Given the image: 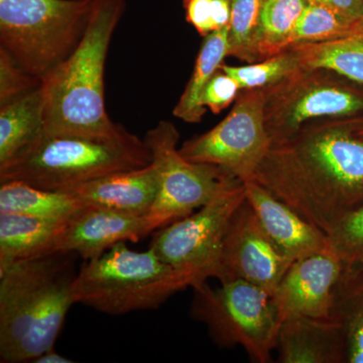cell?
Returning a JSON list of instances; mask_svg holds the SVG:
<instances>
[{"instance_id": "29", "label": "cell", "mask_w": 363, "mask_h": 363, "mask_svg": "<svg viewBox=\"0 0 363 363\" xmlns=\"http://www.w3.org/2000/svg\"><path fill=\"white\" fill-rule=\"evenodd\" d=\"M186 20L202 37L230 26L233 0H183Z\"/></svg>"}, {"instance_id": "2", "label": "cell", "mask_w": 363, "mask_h": 363, "mask_svg": "<svg viewBox=\"0 0 363 363\" xmlns=\"http://www.w3.org/2000/svg\"><path fill=\"white\" fill-rule=\"evenodd\" d=\"M77 257L55 252L0 269V362H33L54 348L75 304Z\"/></svg>"}, {"instance_id": "23", "label": "cell", "mask_w": 363, "mask_h": 363, "mask_svg": "<svg viewBox=\"0 0 363 363\" xmlns=\"http://www.w3.org/2000/svg\"><path fill=\"white\" fill-rule=\"evenodd\" d=\"M228 33L229 28H224L204 38L192 76L174 108L173 114L177 118L187 123H199L202 121L207 111L201 104L203 90L228 57Z\"/></svg>"}, {"instance_id": "13", "label": "cell", "mask_w": 363, "mask_h": 363, "mask_svg": "<svg viewBox=\"0 0 363 363\" xmlns=\"http://www.w3.org/2000/svg\"><path fill=\"white\" fill-rule=\"evenodd\" d=\"M344 262L330 247L295 260L274 291L281 321L295 317L332 318L334 292Z\"/></svg>"}, {"instance_id": "5", "label": "cell", "mask_w": 363, "mask_h": 363, "mask_svg": "<svg viewBox=\"0 0 363 363\" xmlns=\"http://www.w3.org/2000/svg\"><path fill=\"white\" fill-rule=\"evenodd\" d=\"M207 279L202 272L164 262L152 247L135 252L121 242L86 260L74 281L73 298L75 304L118 316L157 309L176 293Z\"/></svg>"}, {"instance_id": "17", "label": "cell", "mask_w": 363, "mask_h": 363, "mask_svg": "<svg viewBox=\"0 0 363 363\" xmlns=\"http://www.w3.org/2000/svg\"><path fill=\"white\" fill-rule=\"evenodd\" d=\"M159 182L154 164L116 172L67 190L87 206L104 208L123 213L150 214Z\"/></svg>"}, {"instance_id": "3", "label": "cell", "mask_w": 363, "mask_h": 363, "mask_svg": "<svg viewBox=\"0 0 363 363\" xmlns=\"http://www.w3.org/2000/svg\"><path fill=\"white\" fill-rule=\"evenodd\" d=\"M125 6V0H93L89 23L77 48L42 81L44 135L104 138L121 128L105 109L104 70Z\"/></svg>"}, {"instance_id": "15", "label": "cell", "mask_w": 363, "mask_h": 363, "mask_svg": "<svg viewBox=\"0 0 363 363\" xmlns=\"http://www.w3.org/2000/svg\"><path fill=\"white\" fill-rule=\"evenodd\" d=\"M245 183L247 201L262 228L289 262L308 257L328 247L323 231L303 218L257 182Z\"/></svg>"}, {"instance_id": "14", "label": "cell", "mask_w": 363, "mask_h": 363, "mask_svg": "<svg viewBox=\"0 0 363 363\" xmlns=\"http://www.w3.org/2000/svg\"><path fill=\"white\" fill-rule=\"evenodd\" d=\"M166 226L160 217L123 213L85 206L68 223L57 241L55 252H72L90 260L121 242H138Z\"/></svg>"}, {"instance_id": "7", "label": "cell", "mask_w": 363, "mask_h": 363, "mask_svg": "<svg viewBox=\"0 0 363 363\" xmlns=\"http://www.w3.org/2000/svg\"><path fill=\"white\" fill-rule=\"evenodd\" d=\"M219 283L193 286L192 317L206 325L221 347L241 346L255 362H271L281 323L274 297L243 279Z\"/></svg>"}, {"instance_id": "21", "label": "cell", "mask_w": 363, "mask_h": 363, "mask_svg": "<svg viewBox=\"0 0 363 363\" xmlns=\"http://www.w3.org/2000/svg\"><path fill=\"white\" fill-rule=\"evenodd\" d=\"M288 49L303 68L327 69L363 86V25L340 39L298 43Z\"/></svg>"}, {"instance_id": "8", "label": "cell", "mask_w": 363, "mask_h": 363, "mask_svg": "<svg viewBox=\"0 0 363 363\" xmlns=\"http://www.w3.org/2000/svg\"><path fill=\"white\" fill-rule=\"evenodd\" d=\"M335 72L300 67L262 88L264 118L272 143L285 140L306 124L363 116V90Z\"/></svg>"}, {"instance_id": "33", "label": "cell", "mask_w": 363, "mask_h": 363, "mask_svg": "<svg viewBox=\"0 0 363 363\" xmlns=\"http://www.w3.org/2000/svg\"><path fill=\"white\" fill-rule=\"evenodd\" d=\"M35 363H71L74 362L70 358L63 357V355L59 354L55 351L54 348L52 350L45 351L39 357L35 358L33 360Z\"/></svg>"}, {"instance_id": "12", "label": "cell", "mask_w": 363, "mask_h": 363, "mask_svg": "<svg viewBox=\"0 0 363 363\" xmlns=\"http://www.w3.org/2000/svg\"><path fill=\"white\" fill-rule=\"evenodd\" d=\"M291 264L245 200L227 229L215 279L219 281L243 279L274 296Z\"/></svg>"}, {"instance_id": "34", "label": "cell", "mask_w": 363, "mask_h": 363, "mask_svg": "<svg viewBox=\"0 0 363 363\" xmlns=\"http://www.w3.org/2000/svg\"><path fill=\"white\" fill-rule=\"evenodd\" d=\"M348 128L352 130L354 135L363 138V116L351 117V118H343Z\"/></svg>"}, {"instance_id": "32", "label": "cell", "mask_w": 363, "mask_h": 363, "mask_svg": "<svg viewBox=\"0 0 363 363\" xmlns=\"http://www.w3.org/2000/svg\"><path fill=\"white\" fill-rule=\"evenodd\" d=\"M310 4L330 7L355 21L363 20V0H307Z\"/></svg>"}, {"instance_id": "16", "label": "cell", "mask_w": 363, "mask_h": 363, "mask_svg": "<svg viewBox=\"0 0 363 363\" xmlns=\"http://www.w3.org/2000/svg\"><path fill=\"white\" fill-rule=\"evenodd\" d=\"M276 350L281 363L347 362L343 328L333 317L285 320L279 326Z\"/></svg>"}, {"instance_id": "27", "label": "cell", "mask_w": 363, "mask_h": 363, "mask_svg": "<svg viewBox=\"0 0 363 363\" xmlns=\"http://www.w3.org/2000/svg\"><path fill=\"white\" fill-rule=\"evenodd\" d=\"M264 0H233L228 33V56L255 63L252 52L253 35Z\"/></svg>"}, {"instance_id": "30", "label": "cell", "mask_w": 363, "mask_h": 363, "mask_svg": "<svg viewBox=\"0 0 363 363\" xmlns=\"http://www.w3.org/2000/svg\"><path fill=\"white\" fill-rule=\"evenodd\" d=\"M42 85L30 75L6 50L0 47V105L23 96Z\"/></svg>"}, {"instance_id": "4", "label": "cell", "mask_w": 363, "mask_h": 363, "mask_svg": "<svg viewBox=\"0 0 363 363\" xmlns=\"http://www.w3.org/2000/svg\"><path fill=\"white\" fill-rule=\"evenodd\" d=\"M150 164L145 140L123 125L104 138L43 135L0 164V183L23 182L45 190L67 191L100 177Z\"/></svg>"}, {"instance_id": "24", "label": "cell", "mask_w": 363, "mask_h": 363, "mask_svg": "<svg viewBox=\"0 0 363 363\" xmlns=\"http://www.w3.org/2000/svg\"><path fill=\"white\" fill-rule=\"evenodd\" d=\"M307 4V0H264L253 35L255 62L271 58L290 47L294 30Z\"/></svg>"}, {"instance_id": "1", "label": "cell", "mask_w": 363, "mask_h": 363, "mask_svg": "<svg viewBox=\"0 0 363 363\" xmlns=\"http://www.w3.org/2000/svg\"><path fill=\"white\" fill-rule=\"evenodd\" d=\"M250 180L327 235L363 205V138L344 119L306 124L272 143Z\"/></svg>"}, {"instance_id": "10", "label": "cell", "mask_w": 363, "mask_h": 363, "mask_svg": "<svg viewBox=\"0 0 363 363\" xmlns=\"http://www.w3.org/2000/svg\"><path fill=\"white\" fill-rule=\"evenodd\" d=\"M272 142L264 125L262 89L240 90L230 113L180 147L188 161L219 167L242 182L252 178Z\"/></svg>"}, {"instance_id": "28", "label": "cell", "mask_w": 363, "mask_h": 363, "mask_svg": "<svg viewBox=\"0 0 363 363\" xmlns=\"http://www.w3.org/2000/svg\"><path fill=\"white\" fill-rule=\"evenodd\" d=\"M328 247L344 264L363 260V205L352 210L327 234Z\"/></svg>"}, {"instance_id": "18", "label": "cell", "mask_w": 363, "mask_h": 363, "mask_svg": "<svg viewBox=\"0 0 363 363\" xmlns=\"http://www.w3.org/2000/svg\"><path fill=\"white\" fill-rule=\"evenodd\" d=\"M67 223L0 212V269L55 252Z\"/></svg>"}, {"instance_id": "20", "label": "cell", "mask_w": 363, "mask_h": 363, "mask_svg": "<svg viewBox=\"0 0 363 363\" xmlns=\"http://www.w3.org/2000/svg\"><path fill=\"white\" fill-rule=\"evenodd\" d=\"M85 206L78 197L66 191L45 190L23 182L0 183V212L68 222Z\"/></svg>"}, {"instance_id": "9", "label": "cell", "mask_w": 363, "mask_h": 363, "mask_svg": "<svg viewBox=\"0 0 363 363\" xmlns=\"http://www.w3.org/2000/svg\"><path fill=\"white\" fill-rule=\"evenodd\" d=\"M245 200V183L228 174L209 202L157 229L150 247L172 266L215 278L227 229Z\"/></svg>"}, {"instance_id": "26", "label": "cell", "mask_w": 363, "mask_h": 363, "mask_svg": "<svg viewBox=\"0 0 363 363\" xmlns=\"http://www.w3.org/2000/svg\"><path fill=\"white\" fill-rule=\"evenodd\" d=\"M297 57L290 49L271 58L247 66L234 67L222 64L219 69L233 77L240 89H262L288 77L300 68Z\"/></svg>"}, {"instance_id": "6", "label": "cell", "mask_w": 363, "mask_h": 363, "mask_svg": "<svg viewBox=\"0 0 363 363\" xmlns=\"http://www.w3.org/2000/svg\"><path fill=\"white\" fill-rule=\"evenodd\" d=\"M93 0H0V47L44 80L77 48Z\"/></svg>"}, {"instance_id": "19", "label": "cell", "mask_w": 363, "mask_h": 363, "mask_svg": "<svg viewBox=\"0 0 363 363\" xmlns=\"http://www.w3.org/2000/svg\"><path fill=\"white\" fill-rule=\"evenodd\" d=\"M45 95L42 85L0 105V164L44 135Z\"/></svg>"}, {"instance_id": "31", "label": "cell", "mask_w": 363, "mask_h": 363, "mask_svg": "<svg viewBox=\"0 0 363 363\" xmlns=\"http://www.w3.org/2000/svg\"><path fill=\"white\" fill-rule=\"evenodd\" d=\"M240 90L238 83L219 69L203 90L201 104L212 113L219 114L235 101Z\"/></svg>"}, {"instance_id": "22", "label": "cell", "mask_w": 363, "mask_h": 363, "mask_svg": "<svg viewBox=\"0 0 363 363\" xmlns=\"http://www.w3.org/2000/svg\"><path fill=\"white\" fill-rule=\"evenodd\" d=\"M332 317L342 326L347 362L363 363V260L344 264L334 292Z\"/></svg>"}, {"instance_id": "25", "label": "cell", "mask_w": 363, "mask_h": 363, "mask_svg": "<svg viewBox=\"0 0 363 363\" xmlns=\"http://www.w3.org/2000/svg\"><path fill=\"white\" fill-rule=\"evenodd\" d=\"M362 25L363 20H352L330 7L308 2L294 30L290 45L340 39L355 32Z\"/></svg>"}, {"instance_id": "11", "label": "cell", "mask_w": 363, "mask_h": 363, "mask_svg": "<svg viewBox=\"0 0 363 363\" xmlns=\"http://www.w3.org/2000/svg\"><path fill=\"white\" fill-rule=\"evenodd\" d=\"M143 140L159 182L150 214L162 219L166 226L209 202L229 174L219 167L190 162L182 156L180 135L171 121H160Z\"/></svg>"}]
</instances>
